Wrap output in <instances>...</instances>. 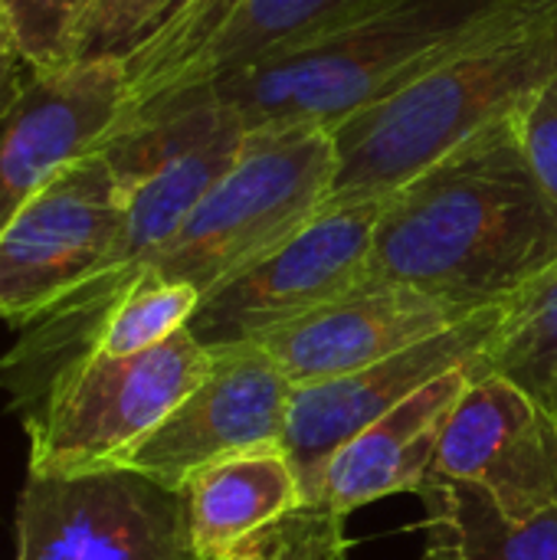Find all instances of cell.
I'll use <instances>...</instances> for the list:
<instances>
[{
    "instance_id": "obj_1",
    "label": "cell",
    "mask_w": 557,
    "mask_h": 560,
    "mask_svg": "<svg viewBox=\"0 0 557 560\" xmlns=\"http://www.w3.org/2000/svg\"><path fill=\"white\" fill-rule=\"evenodd\" d=\"M555 266L557 200L535 177L512 118L384 200L368 279L479 315L512 305Z\"/></svg>"
},
{
    "instance_id": "obj_2",
    "label": "cell",
    "mask_w": 557,
    "mask_h": 560,
    "mask_svg": "<svg viewBox=\"0 0 557 560\" xmlns=\"http://www.w3.org/2000/svg\"><path fill=\"white\" fill-rule=\"evenodd\" d=\"M548 3L555 0H371L210 92L227 98L246 125L335 128Z\"/></svg>"
},
{
    "instance_id": "obj_3",
    "label": "cell",
    "mask_w": 557,
    "mask_h": 560,
    "mask_svg": "<svg viewBox=\"0 0 557 560\" xmlns=\"http://www.w3.org/2000/svg\"><path fill=\"white\" fill-rule=\"evenodd\" d=\"M552 75L557 0L338 121L328 203L397 194L466 141L512 121Z\"/></svg>"
},
{
    "instance_id": "obj_4",
    "label": "cell",
    "mask_w": 557,
    "mask_h": 560,
    "mask_svg": "<svg viewBox=\"0 0 557 560\" xmlns=\"http://www.w3.org/2000/svg\"><path fill=\"white\" fill-rule=\"evenodd\" d=\"M332 184V128L312 121L250 125L230 171L144 272L204 295L318 217Z\"/></svg>"
},
{
    "instance_id": "obj_5",
    "label": "cell",
    "mask_w": 557,
    "mask_h": 560,
    "mask_svg": "<svg viewBox=\"0 0 557 560\" xmlns=\"http://www.w3.org/2000/svg\"><path fill=\"white\" fill-rule=\"evenodd\" d=\"M187 328L138 354H92L66 371L23 423L30 472L72 476L121 466L213 371Z\"/></svg>"
},
{
    "instance_id": "obj_6",
    "label": "cell",
    "mask_w": 557,
    "mask_h": 560,
    "mask_svg": "<svg viewBox=\"0 0 557 560\" xmlns=\"http://www.w3.org/2000/svg\"><path fill=\"white\" fill-rule=\"evenodd\" d=\"M364 3L371 0H181L121 56L128 105L118 131L289 52Z\"/></svg>"
},
{
    "instance_id": "obj_7",
    "label": "cell",
    "mask_w": 557,
    "mask_h": 560,
    "mask_svg": "<svg viewBox=\"0 0 557 560\" xmlns=\"http://www.w3.org/2000/svg\"><path fill=\"white\" fill-rule=\"evenodd\" d=\"M246 131V118L227 98L197 92L105 141L125 226L102 272L141 276L230 171Z\"/></svg>"
},
{
    "instance_id": "obj_8",
    "label": "cell",
    "mask_w": 557,
    "mask_h": 560,
    "mask_svg": "<svg viewBox=\"0 0 557 560\" xmlns=\"http://www.w3.org/2000/svg\"><path fill=\"white\" fill-rule=\"evenodd\" d=\"M384 200L325 203L286 243L204 292L187 331L213 354L250 348L345 295L368 279Z\"/></svg>"
},
{
    "instance_id": "obj_9",
    "label": "cell",
    "mask_w": 557,
    "mask_h": 560,
    "mask_svg": "<svg viewBox=\"0 0 557 560\" xmlns=\"http://www.w3.org/2000/svg\"><path fill=\"white\" fill-rule=\"evenodd\" d=\"M13 538V560H200L184 489L128 466L26 472Z\"/></svg>"
},
{
    "instance_id": "obj_10",
    "label": "cell",
    "mask_w": 557,
    "mask_h": 560,
    "mask_svg": "<svg viewBox=\"0 0 557 560\" xmlns=\"http://www.w3.org/2000/svg\"><path fill=\"white\" fill-rule=\"evenodd\" d=\"M125 226L102 151L66 164L0 233V322L16 331L102 272Z\"/></svg>"
},
{
    "instance_id": "obj_11",
    "label": "cell",
    "mask_w": 557,
    "mask_h": 560,
    "mask_svg": "<svg viewBox=\"0 0 557 560\" xmlns=\"http://www.w3.org/2000/svg\"><path fill=\"white\" fill-rule=\"evenodd\" d=\"M128 105L121 56L76 59L30 72V85L0 128V233L72 161L118 131Z\"/></svg>"
},
{
    "instance_id": "obj_12",
    "label": "cell",
    "mask_w": 557,
    "mask_h": 560,
    "mask_svg": "<svg viewBox=\"0 0 557 560\" xmlns=\"http://www.w3.org/2000/svg\"><path fill=\"white\" fill-rule=\"evenodd\" d=\"M433 476L473 482L529 522L557 505V413L509 377H469L433 463Z\"/></svg>"
},
{
    "instance_id": "obj_13",
    "label": "cell",
    "mask_w": 557,
    "mask_h": 560,
    "mask_svg": "<svg viewBox=\"0 0 557 560\" xmlns=\"http://www.w3.org/2000/svg\"><path fill=\"white\" fill-rule=\"evenodd\" d=\"M292 390L266 348L220 351L213 371L121 466L184 489L200 466L220 456L282 443Z\"/></svg>"
},
{
    "instance_id": "obj_14",
    "label": "cell",
    "mask_w": 557,
    "mask_h": 560,
    "mask_svg": "<svg viewBox=\"0 0 557 560\" xmlns=\"http://www.w3.org/2000/svg\"><path fill=\"white\" fill-rule=\"evenodd\" d=\"M463 318L473 315H460L407 285L364 279L345 295L272 331L259 348H266L292 387H305L371 368Z\"/></svg>"
},
{
    "instance_id": "obj_15",
    "label": "cell",
    "mask_w": 557,
    "mask_h": 560,
    "mask_svg": "<svg viewBox=\"0 0 557 560\" xmlns=\"http://www.w3.org/2000/svg\"><path fill=\"white\" fill-rule=\"evenodd\" d=\"M466 387V364L453 368L348 440L332 456L322 479V499L328 512L348 518L368 502L397 492H420L433 472L443 430Z\"/></svg>"
},
{
    "instance_id": "obj_16",
    "label": "cell",
    "mask_w": 557,
    "mask_h": 560,
    "mask_svg": "<svg viewBox=\"0 0 557 560\" xmlns=\"http://www.w3.org/2000/svg\"><path fill=\"white\" fill-rule=\"evenodd\" d=\"M184 495L200 560L240 551L302 509V486L282 443H259L200 466L184 482Z\"/></svg>"
},
{
    "instance_id": "obj_17",
    "label": "cell",
    "mask_w": 557,
    "mask_h": 560,
    "mask_svg": "<svg viewBox=\"0 0 557 560\" xmlns=\"http://www.w3.org/2000/svg\"><path fill=\"white\" fill-rule=\"evenodd\" d=\"M420 499L430 560H557V505L515 522L479 486L433 472Z\"/></svg>"
},
{
    "instance_id": "obj_18",
    "label": "cell",
    "mask_w": 557,
    "mask_h": 560,
    "mask_svg": "<svg viewBox=\"0 0 557 560\" xmlns=\"http://www.w3.org/2000/svg\"><path fill=\"white\" fill-rule=\"evenodd\" d=\"M466 371L469 377H509L552 407L557 384V266L506 305L496 338L466 364Z\"/></svg>"
},
{
    "instance_id": "obj_19",
    "label": "cell",
    "mask_w": 557,
    "mask_h": 560,
    "mask_svg": "<svg viewBox=\"0 0 557 560\" xmlns=\"http://www.w3.org/2000/svg\"><path fill=\"white\" fill-rule=\"evenodd\" d=\"M200 305V292L141 272L105 322L95 354H138L184 331Z\"/></svg>"
},
{
    "instance_id": "obj_20",
    "label": "cell",
    "mask_w": 557,
    "mask_h": 560,
    "mask_svg": "<svg viewBox=\"0 0 557 560\" xmlns=\"http://www.w3.org/2000/svg\"><path fill=\"white\" fill-rule=\"evenodd\" d=\"M95 0H0L30 72L76 62V39Z\"/></svg>"
},
{
    "instance_id": "obj_21",
    "label": "cell",
    "mask_w": 557,
    "mask_h": 560,
    "mask_svg": "<svg viewBox=\"0 0 557 560\" xmlns=\"http://www.w3.org/2000/svg\"><path fill=\"white\" fill-rule=\"evenodd\" d=\"M181 0H95L79 39L76 59L92 56H125L135 49Z\"/></svg>"
},
{
    "instance_id": "obj_22",
    "label": "cell",
    "mask_w": 557,
    "mask_h": 560,
    "mask_svg": "<svg viewBox=\"0 0 557 560\" xmlns=\"http://www.w3.org/2000/svg\"><path fill=\"white\" fill-rule=\"evenodd\" d=\"M515 135L535 177L557 200V75H552L515 115Z\"/></svg>"
},
{
    "instance_id": "obj_23",
    "label": "cell",
    "mask_w": 557,
    "mask_h": 560,
    "mask_svg": "<svg viewBox=\"0 0 557 560\" xmlns=\"http://www.w3.org/2000/svg\"><path fill=\"white\" fill-rule=\"evenodd\" d=\"M26 59H23V49L0 10V121H7V115L16 108V102L23 98L26 85H30V75H26Z\"/></svg>"
},
{
    "instance_id": "obj_24",
    "label": "cell",
    "mask_w": 557,
    "mask_h": 560,
    "mask_svg": "<svg viewBox=\"0 0 557 560\" xmlns=\"http://www.w3.org/2000/svg\"><path fill=\"white\" fill-rule=\"evenodd\" d=\"M213 560H269V558H259V555H250V551H233V555H223V558H213Z\"/></svg>"
},
{
    "instance_id": "obj_25",
    "label": "cell",
    "mask_w": 557,
    "mask_h": 560,
    "mask_svg": "<svg viewBox=\"0 0 557 560\" xmlns=\"http://www.w3.org/2000/svg\"><path fill=\"white\" fill-rule=\"evenodd\" d=\"M552 407H555V413H557V384H555V400H552Z\"/></svg>"
}]
</instances>
